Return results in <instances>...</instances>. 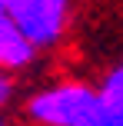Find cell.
Wrapping results in <instances>:
<instances>
[{
    "mask_svg": "<svg viewBox=\"0 0 123 126\" xmlns=\"http://www.w3.org/2000/svg\"><path fill=\"white\" fill-rule=\"evenodd\" d=\"M0 126H7V123H3V120H0Z\"/></svg>",
    "mask_w": 123,
    "mask_h": 126,
    "instance_id": "cell-7",
    "label": "cell"
},
{
    "mask_svg": "<svg viewBox=\"0 0 123 126\" xmlns=\"http://www.w3.org/2000/svg\"><path fill=\"white\" fill-rule=\"evenodd\" d=\"M13 93H17V83H13V76H10V73H3V70H0V113H3V110L10 106V100H13Z\"/></svg>",
    "mask_w": 123,
    "mask_h": 126,
    "instance_id": "cell-5",
    "label": "cell"
},
{
    "mask_svg": "<svg viewBox=\"0 0 123 126\" xmlns=\"http://www.w3.org/2000/svg\"><path fill=\"white\" fill-rule=\"evenodd\" d=\"M100 86L63 80L43 86L27 100V120L37 126H87L100 110Z\"/></svg>",
    "mask_w": 123,
    "mask_h": 126,
    "instance_id": "cell-1",
    "label": "cell"
},
{
    "mask_svg": "<svg viewBox=\"0 0 123 126\" xmlns=\"http://www.w3.org/2000/svg\"><path fill=\"white\" fill-rule=\"evenodd\" d=\"M73 0H10L7 17L37 50H50L63 40Z\"/></svg>",
    "mask_w": 123,
    "mask_h": 126,
    "instance_id": "cell-2",
    "label": "cell"
},
{
    "mask_svg": "<svg viewBox=\"0 0 123 126\" xmlns=\"http://www.w3.org/2000/svg\"><path fill=\"white\" fill-rule=\"evenodd\" d=\"M37 53L40 50L13 27L10 17L0 20V66H3V73H20V70H27L33 60H37Z\"/></svg>",
    "mask_w": 123,
    "mask_h": 126,
    "instance_id": "cell-3",
    "label": "cell"
},
{
    "mask_svg": "<svg viewBox=\"0 0 123 126\" xmlns=\"http://www.w3.org/2000/svg\"><path fill=\"white\" fill-rule=\"evenodd\" d=\"M7 3L10 0H0V20H7Z\"/></svg>",
    "mask_w": 123,
    "mask_h": 126,
    "instance_id": "cell-6",
    "label": "cell"
},
{
    "mask_svg": "<svg viewBox=\"0 0 123 126\" xmlns=\"http://www.w3.org/2000/svg\"><path fill=\"white\" fill-rule=\"evenodd\" d=\"M87 126H123V106H113V103H100L97 116H93Z\"/></svg>",
    "mask_w": 123,
    "mask_h": 126,
    "instance_id": "cell-4",
    "label": "cell"
},
{
    "mask_svg": "<svg viewBox=\"0 0 123 126\" xmlns=\"http://www.w3.org/2000/svg\"><path fill=\"white\" fill-rule=\"evenodd\" d=\"M0 70H3V66H0Z\"/></svg>",
    "mask_w": 123,
    "mask_h": 126,
    "instance_id": "cell-8",
    "label": "cell"
}]
</instances>
